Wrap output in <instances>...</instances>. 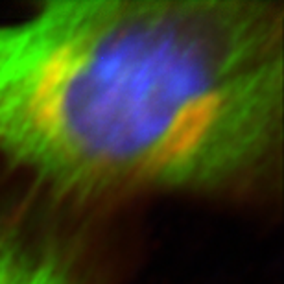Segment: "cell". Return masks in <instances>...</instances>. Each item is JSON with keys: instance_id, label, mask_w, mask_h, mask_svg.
<instances>
[{"instance_id": "1", "label": "cell", "mask_w": 284, "mask_h": 284, "mask_svg": "<svg viewBox=\"0 0 284 284\" xmlns=\"http://www.w3.org/2000/svg\"><path fill=\"white\" fill-rule=\"evenodd\" d=\"M284 15L44 2L0 24V153L74 192H225L280 151Z\"/></svg>"}]
</instances>
